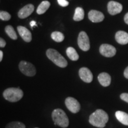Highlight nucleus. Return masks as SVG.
Returning a JSON list of instances; mask_svg holds the SVG:
<instances>
[{"instance_id":"22","label":"nucleus","mask_w":128,"mask_h":128,"mask_svg":"<svg viewBox=\"0 0 128 128\" xmlns=\"http://www.w3.org/2000/svg\"><path fill=\"white\" fill-rule=\"evenodd\" d=\"M6 128H26V126L20 122H12L9 123Z\"/></svg>"},{"instance_id":"13","label":"nucleus","mask_w":128,"mask_h":128,"mask_svg":"<svg viewBox=\"0 0 128 128\" xmlns=\"http://www.w3.org/2000/svg\"><path fill=\"white\" fill-rule=\"evenodd\" d=\"M17 30H18L19 34L22 37V38L26 42H30L32 39V33L28 28L23 26H18L17 27Z\"/></svg>"},{"instance_id":"24","label":"nucleus","mask_w":128,"mask_h":128,"mask_svg":"<svg viewBox=\"0 0 128 128\" xmlns=\"http://www.w3.org/2000/svg\"><path fill=\"white\" fill-rule=\"evenodd\" d=\"M58 2L62 7H66L69 5V2L66 0H58Z\"/></svg>"},{"instance_id":"26","label":"nucleus","mask_w":128,"mask_h":128,"mask_svg":"<svg viewBox=\"0 0 128 128\" xmlns=\"http://www.w3.org/2000/svg\"><path fill=\"white\" fill-rule=\"evenodd\" d=\"M6 45V42L2 38L0 39V47L1 48H4Z\"/></svg>"},{"instance_id":"28","label":"nucleus","mask_w":128,"mask_h":128,"mask_svg":"<svg viewBox=\"0 0 128 128\" xmlns=\"http://www.w3.org/2000/svg\"><path fill=\"white\" fill-rule=\"evenodd\" d=\"M30 26H31V28H33V27H34V26H37L36 22H35V21H34V20L32 21V22H30Z\"/></svg>"},{"instance_id":"12","label":"nucleus","mask_w":128,"mask_h":128,"mask_svg":"<svg viewBox=\"0 0 128 128\" xmlns=\"http://www.w3.org/2000/svg\"><path fill=\"white\" fill-rule=\"evenodd\" d=\"M88 18L93 23H99L103 21L104 16L99 11L91 10L88 13Z\"/></svg>"},{"instance_id":"27","label":"nucleus","mask_w":128,"mask_h":128,"mask_svg":"<svg viewBox=\"0 0 128 128\" xmlns=\"http://www.w3.org/2000/svg\"><path fill=\"white\" fill-rule=\"evenodd\" d=\"M124 76L126 78L128 79V66L124 70Z\"/></svg>"},{"instance_id":"30","label":"nucleus","mask_w":128,"mask_h":128,"mask_svg":"<svg viewBox=\"0 0 128 128\" xmlns=\"http://www.w3.org/2000/svg\"><path fill=\"white\" fill-rule=\"evenodd\" d=\"M3 58V52L2 51H0V61H2Z\"/></svg>"},{"instance_id":"5","label":"nucleus","mask_w":128,"mask_h":128,"mask_svg":"<svg viewBox=\"0 0 128 128\" xmlns=\"http://www.w3.org/2000/svg\"><path fill=\"white\" fill-rule=\"evenodd\" d=\"M19 69L23 74L28 76H33L36 75V68L30 62L22 60L19 64Z\"/></svg>"},{"instance_id":"1","label":"nucleus","mask_w":128,"mask_h":128,"mask_svg":"<svg viewBox=\"0 0 128 128\" xmlns=\"http://www.w3.org/2000/svg\"><path fill=\"white\" fill-rule=\"evenodd\" d=\"M108 120V113L102 109H97L89 117V122L92 126L103 128Z\"/></svg>"},{"instance_id":"31","label":"nucleus","mask_w":128,"mask_h":128,"mask_svg":"<svg viewBox=\"0 0 128 128\" xmlns=\"http://www.w3.org/2000/svg\"></svg>"},{"instance_id":"23","label":"nucleus","mask_w":128,"mask_h":128,"mask_svg":"<svg viewBox=\"0 0 128 128\" xmlns=\"http://www.w3.org/2000/svg\"><path fill=\"white\" fill-rule=\"evenodd\" d=\"M0 18H1V20L4 21L10 20L11 18V15L7 12L1 11V12H0Z\"/></svg>"},{"instance_id":"16","label":"nucleus","mask_w":128,"mask_h":128,"mask_svg":"<svg viewBox=\"0 0 128 128\" xmlns=\"http://www.w3.org/2000/svg\"><path fill=\"white\" fill-rule=\"evenodd\" d=\"M116 119L121 124L128 126V114L122 111H117L115 113Z\"/></svg>"},{"instance_id":"19","label":"nucleus","mask_w":128,"mask_h":128,"mask_svg":"<svg viewBox=\"0 0 128 128\" xmlns=\"http://www.w3.org/2000/svg\"><path fill=\"white\" fill-rule=\"evenodd\" d=\"M84 11L82 8L77 7L75 11V14L74 16V20L76 22H80L84 19Z\"/></svg>"},{"instance_id":"11","label":"nucleus","mask_w":128,"mask_h":128,"mask_svg":"<svg viewBox=\"0 0 128 128\" xmlns=\"http://www.w3.org/2000/svg\"><path fill=\"white\" fill-rule=\"evenodd\" d=\"M34 7L33 4H28L23 8L20 10L18 12V16L20 18H26L31 15L32 12H34Z\"/></svg>"},{"instance_id":"6","label":"nucleus","mask_w":128,"mask_h":128,"mask_svg":"<svg viewBox=\"0 0 128 128\" xmlns=\"http://www.w3.org/2000/svg\"><path fill=\"white\" fill-rule=\"evenodd\" d=\"M78 44L81 50L83 51H88L90 48L89 38L85 32H81L78 35Z\"/></svg>"},{"instance_id":"14","label":"nucleus","mask_w":128,"mask_h":128,"mask_svg":"<svg viewBox=\"0 0 128 128\" xmlns=\"http://www.w3.org/2000/svg\"><path fill=\"white\" fill-rule=\"evenodd\" d=\"M98 80L102 86L108 87L111 83V76L108 73L102 72L98 75Z\"/></svg>"},{"instance_id":"2","label":"nucleus","mask_w":128,"mask_h":128,"mask_svg":"<svg viewBox=\"0 0 128 128\" xmlns=\"http://www.w3.org/2000/svg\"><path fill=\"white\" fill-rule=\"evenodd\" d=\"M52 118L56 125L63 128H66L69 125V119L64 110L56 108L52 112Z\"/></svg>"},{"instance_id":"7","label":"nucleus","mask_w":128,"mask_h":128,"mask_svg":"<svg viewBox=\"0 0 128 128\" xmlns=\"http://www.w3.org/2000/svg\"><path fill=\"white\" fill-rule=\"evenodd\" d=\"M65 105L67 108L73 113H76L80 112L81 106L79 102L73 97H69L65 99Z\"/></svg>"},{"instance_id":"9","label":"nucleus","mask_w":128,"mask_h":128,"mask_svg":"<svg viewBox=\"0 0 128 128\" xmlns=\"http://www.w3.org/2000/svg\"><path fill=\"white\" fill-rule=\"evenodd\" d=\"M80 77L85 82L90 83L92 81L93 76L88 68L86 67H82L79 70Z\"/></svg>"},{"instance_id":"8","label":"nucleus","mask_w":128,"mask_h":128,"mask_svg":"<svg viewBox=\"0 0 128 128\" xmlns=\"http://www.w3.org/2000/svg\"><path fill=\"white\" fill-rule=\"evenodd\" d=\"M100 53L105 57H113L116 55V49L114 46L108 44H103L100 46Z\"/></svg>"},{"instance_id":"10","label":"nucleus","mask_w":128,"mask_h":128,"mask_svg":"<svg viewBox=\"0 0 128 128\" xmlns=\"http://www.w3.org/2000/svg\"><path fill=\"white\" fill-rule=\"evenodd\" d=\"M122 5L120 4L119 2L111 1L108 3V12H109L110 14H111L112 16L116 15V14L120 13L122 11Z\"/></svg>"},{"instance_id":"25","label":"nucleus","mask_w":128,"mask_h":128,"mask_svg":"<svg viewBox=\"0 0 128 128\" xmlns=\"http://www.w3.org/2000/svg\"><path fill=\"white\" fill-rule=\"evenodd\" d=\"M120 97L122 100L128 103V93H122Z\"/></svg>"},{"instance_id":"20","label":"nucleus","mask_w":128,"mask_h":128,"mask_svg":"<svg viewBox=\"0 0 128 128\" xmlns=\"http://www.w3.org/2000/svg\"><path fill=\"white\" fill-rule=\"evenodd\" d=\"M5 30H6V33L8 34V36L11 39L13 40H16L17 39V36L16 33V31L12 26H7L6 27V28H5Z\"/></svg>"},{"instance_id":"15","label":"nucleus","mask_w":128,"mask_h":128,"mask_svg":"<svg viewBox=\"0 0 128 128\" xmlns=\"http://www.w3.org/2000/svg\"><path fill=\"white\" fill-rule=\"evenodd\" d=\"M115 39L118 44H128V33L124 31H119L116 33Z\"/></svg>"},{"instance_id":"4","label":"nucleus","mask_w":128,"mask_h":128,"mask_svg":"<svg viewBox=\"0 0 128 128\" xmlns=\"http://www.w3.org/2000/svg\"><path fill=\"white\" fill-rule=\"evenodd\" d=\"M4 98L10 102H17L23 97V92L19 88H8L3 92Z\"/></svg>"},{"instance_id":"29","label":"nucleus","mask_w":128,"mask_h":128,"mask_svg":"<svg viewBox=\"0 0 128 128\" xmlns=\"http://www.w3.org/2000/svg\"><path fill=\"white\" fill-rule=\"evenodd\" d=\"M124 22H125L127 24H128V13H126L125 14V16H124Z\"/></svg>"},{"instance_id":"18","label":"nucleus","mask_w":128,"mask_h":128,"mask_svg":"<svg viewBox=\"0 0 128 128\" xmlns=\"http://www.w3.org/2000/svg\"><path fill=\"white\" fill-rule=\"evenodd\" d=\"M50 3L48 1H44L40 3L37 8V13L38 14H43L50 7Z\"/></svg>"},{"instance_id":"3","label":"nucleus","mask_w":128,"mask_h":128,"mask_svg":"<svg viewBox=\"0 0 128 128\" xmlns=\"http://www.w3.org/2000/svg\"><path fill=\"white\" fill-rule=\"evenodd\" d=\"M46 55L49 60L60 68H65L68 65L67 60L55 49H48L46 51Z\"/></svg>"},{"instance_id":"21","label":"nucleus","mask_w":128,"mask_h":128,"mask_svg":"<svg viewBox=\"0 0 128 128\" xmlns=\"http://www.w3.org/2000/svg\"><path fill=\"white\" fill-rule=\"evenodd\" d=\"M51 38L54 41L56 42H61L64 40V35L60 32H54L51 34Z\"/></svg>"},{"instance_id":"17","label":"nucleus","mask_w":128,"mask_h":128,"mask_svg":"<svg viewBox=\"0 0 128 128\" xmlns=\"http://www.w3.org/2000/svg\"><path fill=\"white\" fill-rule=\"evenodd\" d=\"M66 53L69 58L73 61H76L79 59V55L76 49L72 47H69L67 48Z\"/></svg>"}]
</instances>
